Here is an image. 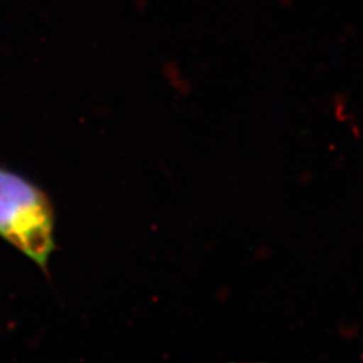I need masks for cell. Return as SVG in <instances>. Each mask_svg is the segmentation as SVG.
<instances>
[{
	"label": "cell",
	"mask_w": 363,
	"mask_h": 363,
	"mask_svg": "<svg viewBox=\"0 0 363 363\" xmlns=\"http://www.w3.org/2000/svg\"><path fill=\"white\" fill-rule=\"evenodd\" d=\"M55 211L38 184L0 166V238L31 259L49 276L57 249Z\"/></svg>",
	"instance_id": "1"
}]
</instances>
